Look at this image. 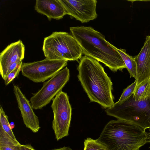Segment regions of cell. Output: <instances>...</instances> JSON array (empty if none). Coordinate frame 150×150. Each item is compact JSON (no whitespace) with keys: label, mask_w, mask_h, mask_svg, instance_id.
Returning a JSON list of instances; mask_svg holds the SVG:
<instances>
[{"label":"cell","mask_w":150,"mask_h":150,"mask_svg":"<svg viewBox=\"0 0 150 150\" xmlns=\"http://www.w3.org/2000/svg\"><path fill=\"white\" fill-rule=\"evenodd\" d=\"M71 35L81 47L83 54L104 64L112 71H122L126 66L115 46L100 32L90 27H70Z\"/></svg>","instance_id":"6da1fadb"},{"label":"cell","mask_w":150,"mask_h":150,"mask_svg":"<svg viewBox=\"0 0 150 150\" xmlns=\"http://www.w3.org/2000/svg\"><path fill=\"white\" fill-rule=\"evenodd\" d=\"M99 62L86 55L82 57L77 68V77L90 101L107 109L115 103L112 83Z\"/></svg>","instance_id":"7a4b0ae2"},{"label":"cell","mask_w":150,"mask_h":150,"mask_svg":"<svg viewBox=\"0 0 150 150\" xmlns=\"http://www.w3.org/2000/svg\"><path fill=\"white\" fill-rule=\"evenodd\" d=\"M145 130L130 122L111 120L105 125L97 140L107 150H139L146 144Z\"/></svg>","instance_id":"3957f363"},{"label":"cell","mask_w":150,"mask_h":150,"mask_svg":"<svg viewBox=\"0 0 150 150\" xmlns=\"http://www.w3.org/2000/svg\"><path fill=\"white\" fill-rule=\"evenodd\" d=\"M42 50L45 57L51 59L78 61L83 54L74 38L64 32H54L44 38Z\"/></svg>","instance_id":"277c9868"},{"label":"cell","mask_w":150,"mask_h":150,"mask_svg":"<svg viewBox=\"0 0 150 150\" xmlns=\"http://www.w3.org/2000/svg\"><path fill=\"white\" fill-rule=\"evenodd\" d=\"M132 95L107 108V115L133 123L145 130L150 128V98L144 100L135 101Z\"/></svg>","instance_id":"5b68a950"},{"label":"cell","mask_w":150,"mask_h":150,"mask_svg":"<svg viewBox=\"0 0 150 150\" xmlns=\"http://www.w3.org/2000/svg\"><path fill=\"white\" fill-rule=\"evenodd\" d=\"M53 114L52 128L57 141L69 135L72 115V108L69 97L62 91L52 100L51 105Z\"/></svg>","instance_id":"8992f818"},{"label":"cell","mask_w":150,"mask_h":150,"mask_svg":"<svg viewBox=\"0 0 150 150\" xmlns=\"http://www.w3.org/2000/svg\"><path fill=\"white\" fill-rule=\"evenodd\" d=\"M69 69L66 67L43 83L42 88L33 94L30 101L33 109H41L62 91L69 79Z\"/></svg>","instance_id":"52a82bcc"},{"label":"cell","mask_w":150,"mask_h":150,"mask_svg":"<svg viewBox=\"0 0 150 150\" xmlns=\"http://www.w3.org/2000/svg\"><path fill=\"white\" fill-rule=\"evenodd\" d=\"M67 61L46 58L41 61L23 63L21 71L23 76L34 82H44L66 66Z\"/></svg>","instance_id":"ba28073f"},{"label":"cell","mask_w":150,"mask_h":150,"mask_svg":"<svg viewBox=\"0 0 150 150\" xmlns=\"http://www.w3.org/2000/svg\"><path fill=\"white\" fill-rule=\"evenodd\" d=\"M65 8L67 14L81 23L96 18V0H59Z\"/></svg>","instance_id":"9c48e42d"},{"label":"cell","mask_w":150,"mask_h":150,"mask_svg":"<svg viewBox=\"0 0 150 150\" xmlns=\"http://www.w3.org/2000/svg\"><path fill=\"white\" fill-rule=\"evenodd\" d=\"M13 91L24 124L33 132H38L40 128L38 118L34 113L30 101L17 85H14Z\"/></svg>","instance_id":"30bf717a"},{"label":"cell","mask_w":150,"mask_h":150,"mask_svg":"<svg viewBox=\"0 0 150 150\" xmlns=\"http://www.w3.org/2000/svg\"><path fill=\"white\" fill-rule=\"evenodd\" d=\"M25 47L21 40L8 45L0 54V72L2 79L6 78V73L10 66L24 57Z\"/></svg>","instance_id":"8fae6325"},{"label":"cell","mask_w":150,"mask_h":150,"mask_svg":"<svg viewBox=\"0 0 150 150\" xmlns=\"http://www.w3.org/2000/svg\"><path fill=\"white\" fill-rule=\"evenodd\" d=\"M136 63L137 86L150 78V36H147L138 54L134 57Z\"/></svg>","instance_id":"7c38bea8"},{"label":"cell","mask_w":150,"mask_h":150,"mask_svg":"<svg viewBox=\"0 0 150 150\" xmlns=\"http://www.w3.org/2000/svg\"><path fill=\"white\" fill-rule=\"evenodd\" d=\"M35 9L38 13L46 16L49 21L52 19L59 20L67 15L59 0H37Z\"/></svg>","instance_id":"4fadbf2b"},{"label":"cell","mask_w":150,"mask_h":150,"mask_svg":"<svg viewBox=\"0 0 150 150\" xmlns=\"http://www.w3.org/2000/svg\"><path fill=\"white\" fill-rule=\"evenodd\" d=\"M0 142L10 143L17 146L20 144L12 132L8 116L1 105L0 107Z\"/></svg>","instance_id":"5bb4252c"},{"label":"cell","mask_w":150,"mask_h":150,"mask_svg":"<svg viewBox=\"0 0 150 150\" xmlns=\"http://www.w3.org/2000/svg\"><path fill=\"white\" fill-rule=\"evenodd\" d=\"M132 96L135 101L144 100L150 98V78L136 86Z\"/></svg>","instance_id":"9a60e30c"},{"label":"cell","mask_w":150,"mask_h":150,"mask_svg":"<svg viewBox=\"0 0 150 150\" xmlns=\"http://www.w3.org/2000/svg\"><path fill=\"white\" fill-rule=\"evenodd\" d=\"M115 48L122 59L126 68L130 74V77H134L136 80L137 76V68L134 57L127 53L125 49H118L115 47Z\"/></svg>","instance_id":"2e32d148"},{"label":"cell","mask_w":150,"mask_h":150,"mask_svg":"<svg viewBox=\"0 0 150 150\" xmlns=\"http://www.w3.org/2000/svg\"><path fill=\"white\" fill-rule=\"evenodd\" d=\"M83 150H107L106 146L98 141L91 138H87L84 142Z\"/></svg>","instance_id":"e0dca14e"},{"label":"cell","mask_w":150,"mask_h":150,"mask_svg":"<svg viewBox=\"0 0 150 150\" xmlns=\"http://www.w3.org/2000/svg\"><path fill=\"white\" fill-rule=\"evenodd\" d=\"M137 84L136 80L126 88L124 89L121 96L120 98L117 101L120 102L125 100L129 98L133 94Z\"/></svg>","instance_id":"ac0fdd59"},{"label":"cell","mask_w":150,"mask_h":150,"mask_svg":"<svg viewBox=\"0 0 150 150\" xmlns=\"http://www.w3.org/2000/svg\"><path fill=\"white\" fill-rule=\"evenodd\" d=\"M23 63L19 64L13 71L10 73L8 75L6 79L4 80L5 85H8L13 79L17 77L21 71V66Z\"/></svg>","instance_id":"d6986e66"},{"label":"cell","mask_w":150,"mask_h":150,"mask_svg":"<svg viewBox=\"0 0 150 150\" xmlns=\"http://www.w3.org/2000/svg\"><path fill=\"white\" fill-rule=\"evenodd\" d=\"M19 150H36L31 145L29 144H20Z\"/></svg>","instance_id":"ffe728a7"},{"label":"cell","mask_w":150,"mask_h":150,"mask_svg":"<svg viewBox=\"0 0 150 150\" xmlns=\"http://www.w3.org/2000/svg\"><path fill=\"white\" fill-rule=\"evenodd\" d=\"M147 136L146 144H150V128L148 129V131H146Z\"/></svg>","instance_id":"44dd1931"},{"label":"cell","mask_w":150,"mask_h":150,"mask_svg":"<svg viewBox=\"0 0 150 150\" xmlns=\"http://www.w3.org/2000/svg\"><path fill=\"white\" fill-rule=\"evenodd\" d=\"M51 150H73L71 148L69 147H63L62 148L56 149Z\"/></svg>","instance_id":"7402d4cb"},{"label":"cell","mask_w":150,"mask_h":150,"mask_svg":"<svg viewBox=\"0 0 150 150\" xmlns=\"http://www.w3.org/2000/svg\"><path fill=\"white\" fill-rule=\"evenodd\" d=\"M10 126L11 129H12L14 127V124L13 122H11L10 123Z\"/></svg>","instance_id":"603a6c76"},{"label":"cell","mask_w":150,"mask_h":150,"mask_svg":"<svg viewBox=\"0 0 150 150\" xmlns=\"http://www.w3.org/2000/svg\"><path fill=\"white\" fill-rule=\"evenodd\" d=\"M149 148H150V147H149Z\"/></svg>","instance_id":"cb8c5ba5"}]
</instances>
